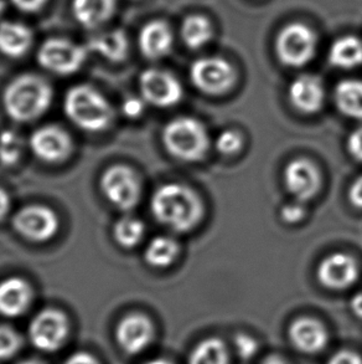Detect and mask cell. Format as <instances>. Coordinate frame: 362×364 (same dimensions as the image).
Here are the masks:
<instances>
[{
	"label": "cell",
	"instance_id": "12",
	"mask_svg": "<svg viewBox=\"0 0 362 364\" xmlns=\"http://www.w3.org/2000/svg\"><path fill=\"white\" fill-rule=\"evenodd\" d=\"M29 144L40 161L50 164L65 162L74 149V143L69 133L55 124L38 128L31 134Z\"/></svg>",
	"mask_w": 362,
	"mask_h": 364
},
{
	"label": "cell",
	"instance_id": "31",
	"mask_svg": "<svg viewBox=\"0 0 362 364\" xmlns=\"http://www.w3.org/2000/svg\"><path fill=\"white\" fill-rule=\"evenodd\" d=\"M216 147L222 154H235L242 148V137L235 131H225L216 139Z\"/></svg>",
	"mask_w": 362,
	"mask_h": 364
},
{
	"label": "cell",
	"instance_id": "5",
	"mask_svg": "<svg viewBox=\"0 0 362 364\" xmlns=\"http://www.w3.org/2000/svg\"><path fill=\"white\" fill-rule=\"evenodd\" d=\"M89 51L87 46L65 38H50L40 45L36 60L43 69L59 76H70L82 69Z\"/></svg>",
	"mask_w": 362,
	"mask_h": 364
},
{
	"label": "cell",
	"instance_id": "24",
	"mask_svg": "<svg viewBox=\"0 0 362 364\" xmlns=\"http://www.w3.org/2000/svg\"><path fill=\"white\" fill-rule=\"evenodd\" d=\"M181 39L191 50L201 49L214 38V28L210 20L200 14L186 16L181 24Z\"/></svg>",
	"mask_w": 362,
	"mask_h": 364
},
{
	"label": "cell",
	"instance_id": "32",
	"mask_svg": "<svg viewBox=\"0 0 362 364\" xmlns=\"http://www.w3.org/2000/svg\"><path fill=\"white\" fill-rule=\"evenodd\" d=\"M236 350L241 358L248 360L251 357H253L257 352L258 345L252 337L246 335H238L235 340Z\"/></svg>",
	"mask_w": 362,
	"mask_h": 364
},
{
	"label": "cell",
	"instance_id": "14",
	"mask_svg": "<svg viewBox=\"0 0 362 364\" xmlns=\"http://www.w3.org/2000/svg\"><path fill=\"white\" fill-rule=\"evenodd\" d=\"M356 262L351 256L336 252L328 256L319 265V281L328 289L341 290L353 285L358 279Z\"/></svg>",
	"mask_w": 362,
	"mask_h": 364
},
{
	"label": "cell",
	"instance_id": "22",
	"mask_svg": "<svg viewBox=\"0 0 362 364\" xmlns=\"http://www.w3.org/2000/svg\"><path fill=\"white\" fill-rule=\"evenodd\" d=\"M290 340L299 350L304 353H317L323 350L328 342L327 331L318 321L300 318L290 326Z\"/></svg>",
	"mask_w": 362,
	"mask_h": 364
},
{
	"label": "cell",
	"instance_id": "46",
	"mask_svg": "<svg viewBox=\"0 0 362 364\" xmlns=\"http://www.w3.org/2000/svg\"><path fill=\"white\" fill-rule=\"evenodd\" d=\"M133 1H139V0H133Z\"/></svg>",
	"mask_w": 362,
	"mask_h": 364
},
{
	"label": "cell",
	"instance_id": "28",
	"mask_svg": "<svg viewBox=\"0 0 362 364\" xmlns=\"http://www.w3.org/2000/svg\"><path fill=\"white\" fill-rule=\"evenodd\" d=\"M229 355L226 347L217 338H209L196 346L189 358V364H227Z\"/></svg>",
	"mask_w": 362,
	"mask_h": 364
},
{
	"label": "cell",
	"instance_id": "29",
	"mask_svg": "<svg viewBox=\"0 0 362 364\" xmlns=\"http://www.w3.org/2000/svg\"><path fill=\"white\" fill-rule=\"evenodd\" d=\"M23 141L19 134L13 131L0 133V163L4 166H14L23 153Z\"/></svg>",
	"mask_w": 362,
	"mask_h": 364
},
{
	"label": "cell",
	"instance_id": "33",
	"mask_svg": "<svg viewBox=\"0 0 362 364\" xmlns=\"http://www.w3.org/2000/svg\"><path fill=\"white\" fill-rule=\"evenodd\" d=\"M146 109V101L144 99H139L136 96H129L123 101L122 112L128 119H138L142 116Z\"/></svg>",
	"mask_w": 362,
	"mask_h": 364
},
{
	"label": "cell",
	"instance_id": "34",
	"mask_svg": "<svg viewBox=\"0 0 362 364\" xmlns=\"http://www.w3.org/2000/svg\"><path fill=\"white\" fill-rule=\"evenodd\" d=\"M49 0H10L16 9L25 14H36L44 9Z\"/></svg>",
	"mask_w": 362,
	"mask_h": 364
},
{
	"label": "cell",
	"instance_id": "23",
	"mask_svg": "<svg viewBox=\"0 0 362 364\" xmlns=\"http://www.w3.org/2000/svg\"><path fill=\"white\" fill-rule=\"evenodd\" d=\"M329 63L339 69H355L362 65V41L353 36L345 35L334 41L329 50Z\"/></svg>",
	"mask_w": 362,
	"mask_h": 364
},
{
	"label": "cell",
	"instance_id": "26",
	"mask_svg": "<svg viewBox=\"0 0 362 364\" xmlns=\"http://www.w3.org/2000/svg\"><path fill=\"white\" fill-rule=\"evenodd\" d=\"M177 244L172 237H154L148 244L144 259L148 264L154 267H167L172 265V261L175 260L177 255Z\"/></svg>",
	"mask_w": 362,
	"mask_h": 364
},
{
	"label": "cell",
	"instance_id": "27",
	"mask_svg": "<svg viewBox=\"0 0 362 364\" xmlns=\"http://www.w3.org/2000/svg\"><path fill=\"white\" fill-rule=\"evenodd\" d=\"M146 227L143 222L134 217H123L116 223L113 228V237L118 245L132 249L142 242Z\"/></svg>",
	"mask_w": 362,
	"mask_h": 364
},
{
	"label": "cell",
	"instance_id": "25",
	"mask_svg": "<svg viewBox=\"0 0 362 364\" xmlns=\"http://www.w3.org/2000/svg\"><path fill=\"white\" fill-rule=\"evenodd\" d=\"M335 102L344 114L362 119V81H341L335 89Z\"/></svg>",
	"mask_w": 362,
	"mask_h": 364
},
{
	"label": "cell",
	"instance_id": "10",
	"mask_svg": "<svg viewBox=\"0 0 362 364\" xmlns=\"http://www.w3.org/2000/svg\"><path fill=\"white\" fill-rule=\"evenodd\" d=\"M67 335L69 321L61 311H41L30 322V342L43 352H55L61 348Z\"/></svg>",
	"mask_w": 362,
	"mask_h": 364
},
{
	"label": "cell",
	"instance_id": "17",
	"mask_svg": "<svg viewBox=\"0 0 362 364\" xmlns=\"http://www.w3.org/2000/svg\"><path fill=\"white\" fill-rule=\"evenodd\" d=\"M33 289L21 277H9L0 282V315L9 318L19 317L29 309Z\"/></svg>",
	"mask_w": 362,
	"mask_h": 364
},
{
	"label": "cell",
	"instance_id": "37",
	"mask_svg": "<svg viewBox=\"0 0 362 364\" xmlns=\"http://www.w3.org/2000/svg\"><path fill=\"white\" fill-rule=\"evenodd\" d=\"M328 364H362V360L353 352H339L329 360Z\"/></svg>",
	"mask_w": 362,
	"mask_h": 364
},
{
	"label": "cell",
	"instance_id": "1",
	"mask_svg": "<svg viewBox=\"0 0 362 364\" xmlns=\"http://www.w3.org/2000/svg\"><path fill=\"white\" fill-rule=\"evenodd\" d=\"M54 97L51 85L39 75L16 76L3 92V106L10 119L16 122H31L50 109Z\"/></svg>",
	"mask_w": 362,
	"mask_h": 364
},
{
	"label": "cell",
	"instance_id": "30",
	"mask_svg": "<svg viewBox=\"0 0 362 364\" xmlns=\"http://www.w3.org/2000/svg\"><path fill=\"white\" fill-rule=\"evenodd\" d=\"M19 348V335L10 327L0 326V360H9Z\"/></svg>",
	"mask_w": 362,
	"mask_h": 364
},
{
	"label": "cell",
	"instance_id": "3",
	"mask_svg": "<svg viewBox=\"0 0 362 364\" xmlns=\"http://www.w3.org/2000/svg\"><path fill=\"white\" fill-rule=\"evenodd\" d=\"M65 112L86 132H103L112 124L114 112L108 100L89 85H76L65 96Z\"/></svg>",
	"mask_w": 362,
	"mask_h": 364
},
{
	"label": "cell",
	"instance_id": "42",
	"mask_svg": "<svg viewBox=\"0 0 362 364\" xmlns=\"http://www.w3.org/2000/svg\"><path fill=\"white\" fill-rule=\"evenodd\" d=\"M262 364H285L283 360H279L277 357H270L268 360H265Z\"/></svg>",
	"mask_w": 362,
	"mask_h": 364
},
{
	"label": "cell",
	"instance_id": "19",
	"mask_svg": "<svg viewBox=\"0 0 362 364\" xmlns=\"http://www.w3.org/2000/svg\"><path fill=\"white\" fill-rule=\"evenodd\" d=\"M117 0H72L71 11L82 28L94 30L112 19Z\"/></svg>",
	"mask_w": 362,
	"mask_h": 364
},
{
	"label": "cell",
	"instance_id": "20",
	"mask_svg": "<svg viewBox=\"0 0 362 364\" xmlns=\"http://www.w3.org/2000/svg\"><path fill=\"white\" fill-rule=\"evenodd\" d=\"M289 97L294 107L305 114L317 112L324 101L323 85L312 75H302L289 87Z\"/></svg>",
	"mask_w": 362,
	"mask_h": 364
},
{
	"label": "cell",
	"instance_id": "41",
	"mask_svg": "<svg viewBox=\"0 0 362 364\" xmlns=\"http://www.w3.org/2000/svg\"><path fill=\"white\" fill-rule=\"evenodd\" d=\"M351 309L355 312V315L362 318V294H358L353 297L351 301Z\"/></svg>",
	"mask_w": 362,
	"mask_h": 364
},
{
	"label": "cell",
	"instance_id": "2",
	"mask_svg": "<svg viewBox=\"0 0 362 364\" xmlns=\"http://www.w3.org/2000/svg\"><path fill=\"white\" fill-rule=\"evenodd\" d=\"M150 207L158 222L177 232L190 230L202 217L200 199L191 189L177 183L159 188Z\"/></svg>",
	"mask_w": 362,
	"mask_h": 364
},
{
	"label": "cell",
	"instance_id": "36",
	"mask_svg": "<svg viewBox=\"0 0 362 364\" xmlns=\"http://www.w3.org/2000/svg\"><path fill=\"white\" fill-rule=\"evenodd\" d=\"M282 219L288 224H295L304 218V209L298 204H289L282 209Z\"/></svg>",
	"mask_w": 362,
	"mask_h": 364
},
{
	"label": "cell",
	"instance_id": "11",
	"mask_svg": "<svg viewBox=\"0 0 362 364\" xmlns=\"http://www.w3.org/2000/svg\"><path fill=\"white\" fill-rule=\"evenodd\" d=\"M139 89L148 104L172 107L182 97V87L174 75L160 69H148L139 77Z\"/></svg>",
	"mask_w": 362,
	"mask_h": 364
},
{
	"label": "cell",
	"instance_id": "35",
	"mask_svg": "<svg viewBox=\"0 0 362 364\" xmlns=\"http://www.w3.org/2000/svg\"><path fill=\"white\" fill-rule=\"evenodd\" d=\"M349 152L355 159L362 162V127L355 129L348 139Z\"/></svg>",
	"mask_w": 362,
	"mask_h": 364
},
{
	"label": "cell",
	"instance_id": "38",
	"mask_svg": "<svg viewBox=\"0 0 362 364\" xmlns=\"http://www.w3.org/2000/svg\"><path fill=\"white\" fill-rule=\"evenodd\" d=\"M65 364H99L97 360L87 352H76L70 355Z\"/></svg>",
	"mask_w": 362,
	"mask_h": 364
},
{
	"label": "cell",
	"instance_id": "13",
	"mask_svg": "<svg viewBox=\"0 0 362 364\" xmlns=\"http://www.w3.org/2000/svg\"><path fill=\"white\" fill-rule=\"evenodd\" d=\"M154 336L152 322L141 314L128 315L118 323L116 340L128 355H138L150 345Z\"/></svg>",
	"mask_w": 362,
	"mask_h": 364
},
{
	"label": "cell",
	"instance_id": "6",
	"mask_svg": "<svg viewBox=\"0 0 362 364\" xmlns=\"http://www.w3.org/2000/svg\"><path fill=\"white\" fill-rule=\"evenodd\" d=\"M317 45L318 38L315 31L308 25L294 21L280 29L274 48L282 64L302 68L313 59Z\"/></svg>",
	"mask_w": 362,
	"mask_h": 364
},
{
	"label": "cell",
	"instance_id": "16",
	"mask_svg": "<svg viewBox=\"0 0 362 364\" xmlns=\"http://www.w3.org/2000/svg\"><path fill=\"white\" fill-rule=\"evenodd\" d=\"M284 182L294 197L299 200H308L319 191L320 174L312 163L297 159L285 168Z\"/></svg>",
	"mask_w": 362,
	"mask_h": 364
},
{
	"label": "cell",
	"instance_id": "39",
	"mask_svg": "<svg viewBox=\"0 0 362 364\" xmlns=\"http://www.w3.org/2000/svg\"><path fill=\"white\" fill-rule=\"evenodd\" d=\"M350 200L355 207L362 208V177L358 178L350 189Z\"/></svg>",
	"mask_w": 362,
	"mask_h": 364
},
{
	"label": "cell",
	"instance_id": "43",
	"mask_svg": "<svg viewBox=\"0 0 362 364\" xmlns=\"http://www.w3.org/2000/svg\"><path fill=\"white\" fill-rule=\"evenodd\" d=\"M146 364H172L170 362H168V360H149V362H147Z\"/></svg>",
	"mask_w": 362,
	"mask_h": 364
},
{
	"label": "cell",
	"instance_id": "9",
	"mask_svg": "<svg viewBox=\"0 0 362 364\" xmlns=\"http://www.w3.org/2000/svg\"><path fill=\"white\" fill-rule=\"evenodd\" d=\"M13 227L21 237L34 242H49L59 230V218L54 210L40 204L20 209L13 219Z\"/></svg>",
	"mask_w": 362,
	"mask_h": 364
},
{
	"label": "cell",
	"instance_id": "45",
	"mask_svg": "<svg viewBox=\"0 0 362 364\" xmlns=\"http://www.w3.org/2000/svg\"><path fill=\"white\" fill-rule=\"evenodd\" d=\"M19 364H43L41 362H39V360H24V362H21V363Z\"/></svg>",
	"mask_w": 362,
	"mask_h": 364
},
{
	"label": "cell",
	"instance_id": "44",
	"mask_svg": "<svg viewBox=\"0 0 362 364\" xmlns=\"http://www.w3.org/2000/svg\"><path fill=\"white\" fill-rule=\"evenodd\" d=\"M5 9H6V3H5V0H0V16L3 15Z\"/></svg>",
	"mask_w": 362,
	"mask_h": 364
},
{
	"label": "cell",
	"instance_id": "40",
	"mask_svg": "<svg viewBox=\"0 0 362 364\" xmlns=\"http://www.w3.org/2000/svg\"><path fill=\"white\" fill-rule=\"evenodd\" d=\"M10 207H11V202H10L9 194L0 188V220H3L8 215Z\"/></svg>",
	"mask_w": 362,
	"mask_h": 364
},
{
	"label": "cell",
	"instance_id": "21",
	"mask_svg": "<svg viewBox=\"0 0 362 364\" xmlns=\"http://www.w3.org/2000/svg\"><path fill=\"white\" fill-rule=\"evenodd\" d=\"M89 53L97 54L109 63H122L129 54V39L122 29H112L93 35L87 43Z\"/></svg>",
	"mask_w": 362,
	"mask_h": 364
},
{
	"label": "cell",
	"instance_id": "18",
	"mask_svg": "<svg viewBox=\"0 0 362 364\" xmlns=\"http://www.w3.org/2000/svg\"><path fill=\"white\" fill-rule=\"evenodd\" d=\"M34 44V31L30 26L13 20L0 21V54L9 59H20Z\"/></svg>",
	"mask_w": 362,
	"mask_h": 364
},
{
	"label": "cell",
	"instance_id": "8",
	"mask_svg": "<svg viewBox=\"0 0 362 364\" xmlns=\"http://www.w3.org/2000/svg\"><path fill=\"white\" fill-rule=\"evenodd\" d=\"M190 79L197 89L209 95H221L235 84L232 65L222 58L210 56L196 60L191 65Z\"/></svg>",
	"mask_w": 362,
	"mask_h": 364
},
{
	"label": "cell",
	"instance_id": "4",
	"mask_svg": "<svg viewBox=\"0 0 362 364\" xmlns=\"http://www.w3.org/2000/svg\"><path fill=\"white\" fill-rule=\"evenodd\" d=\"M163 141L168 152L186 162L201 159L209 146L205 127L191 117H179L168 123Z\"/></svg>",
	"mask_w": 362,
	"mask_h": 364
},
{
	"label": "cell",
	"instance_id": "7",
	"mask_svg": "<svg viewBox=\"0 0 362 364\" xmlns=\"http://www.w3.org/2000/svg\"><path fill=\"white\" fill-rule=\"evenodd\" d=\"M101 189L108 202L124 212L136 208L142 194L141 181L136 172L122 164L112 166L103 173Z\"/></svg>",
	"mask_w": 362,
	"mask_h": 364
},
{
	"label": "cell",
	"instance_id": "15",
	"mask_svg": "<svg viewBox=\"0 0 362 364\" xmlns=\"http://www.w3.org/2000/svg\"><path fill=\"white\" fill-rule=\"evenodd\" d=\"M174 33L164 20H152L143 26L138 35V46L144 58L159 60L172 51Z\"/></svg>",
	"mask_w": 362,
	"mask_h": 364
}]
</instances>
